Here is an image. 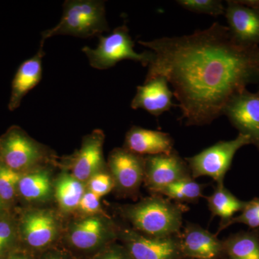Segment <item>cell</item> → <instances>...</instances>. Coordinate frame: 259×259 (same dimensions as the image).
<instances>
[{"mask_svg": "<svg viewBox=\"0 0 259 259\" xmlns=\"http://www.w3.org/2000/svg\"><path fill=\"white\" fill-rule=\"evenodd\" d=\"M139 44L152 52L146 80L163 76L174 88L185 125H209L232 97L259 83L258 46L232 38L218 23L191 35Z\"/></svg>", "mask_w": 259, "mask_h": 259, "instance_id": "6da1fadb", "label": "cell"}, {"mask_svg": "<svg viewBox=\"0 0 259 259\" xmlns=\"http://www.w3.org/2000/svg\"><path fill=\"white\" fill-rule=\"evenodd\" d=\"M187 209L182 204L154 194L136 203L122 206L119 212L135 231L151 238H165L180 234Z\"/></svg>", "mask_w": 259, "mask_h": 259, "instance_id": "7a4b0ae2", "label": "cell"}, {"mask_svg": "<svg viewBox=\"0 0 259 259\" xmlns=\"http://www.w3.org/2000/svg\"><path fill=\"white\" fill-rule=\"evenodd\" d=\"M60 21L41 33L40 42L56 35L91 37L110 30L105 17V2L99 0H67L64 3Z\"/></svg>", "mask_w": 259, "mask_h": 259, "instance_id": "3957f363", "label": "cell"}, {"mask_svg": "<svg viewBox=\"0 0 259 259\" xmlns=\"http://www.w3.org/2000/svg\"><path fill=\"white\" fill-rule=\"evenodd\" d=\"M120 227L105 213L71 221L65 231L64 248L75 257L93 256L118 240ZM79 259V258H78Z\"/></svg>", "mask_w": 259, "mask_h": 259, "instance_id": "277c9868", "label": "cell"}, {"mask_svg": "<svg viewBox=\"0 0 259 259\" xmlns=\"http://www.w3.org/2000/svg\"><path fill=\"white\" fill-rule=\"evenodd\" d=\"M51 153L18 126H13L0 137V161L20 173H25L54 160Z\"/></svg>", "mask_w": 259, "mask_h": 259, "instance_id": "5b68a950", "label": "cell"}, {"mask_svg": "<svg viewBox=\"0 0 259 259\" xmlns=\"http://www.w3.org/2000/svg\"><path fill=\"white\" fill-rule=\"evenodd\" d=\"M99 39L100 42L96 49L82 48L90 66L95 69H110L123 60H133L148 66L152 59L151 51H146L141 54L135 51V44L125 24L116 28L107 36L100 35Z\"/></svg>", "mask_w": 259, "mask_h": 259, "instance_id": "8992f818", "label": "cell"}, {"mask_svg": "<svg viewBox=\"0 0 259 259\" xmlns=\"http://www.w3.org/2000/svg\"><path fill=\"white\" fill-rule=\"evenodd\" d=\"M62 228L60 218L55 211L31 208L25 211L20 218L18 236L29 250L39 254L56 246L60 239Z\"/></svg>", "mask_w": 259, "mask_h": 259, "instance_id": "52a82bcc", "label": "cell"}, {"mask_svg": "<svg viewBox=\"0 0 259 259\" xmlns=\"http://www.w3.org/2000/svg\"><path fill=\"white\" fill-rule=\"evenodd\" d=\"M249 144L248 137L238 134L235 139L219 141L192 157L186 158L192 178L209 177L217 184H224L237 151Z\"/></svg>", "mask_w": 259, "mask_h": 259, "instance_id": "ba28073f", "label": "cell"}, {"mask_svg": "<svg viewBox=\"0 0 259 259\" xmlns=\"http://www.w3.org/2000/svg\"><path fill=\"white\" fill-rule=\"evenodd\" d=\"M107 166L119 195H137L144 182V156L131 152L124 147L114 148L109 154Z\"/></svg>", "mask_w": 259, "mask_h": 259, "instance_id": "9c48e42d", "label": "cell"}, {"mask_svg": "<svg viewBox=\"0 0 259 259\" xmlns=\"http://www.w3.org/2000/svg\"><path fill=\"white\" fill-rule=\"evenodd\" d=\"M118 240L134 259H180V234L165 238H151L131 228H120Z\"/></svg>", "mask_w": 259, "mask_h": 259, "instance_id": "30bf717a", "label": "cell"}, {"mask_svg": "<svg viewBox=\"0 0 259 259\" xmlns=\"http://www.w3.org/2000/svg\"><path fill=\"white\" fill-rule=\"evenodd\" d=\"M192 177L190 167L176 151L144 156V183L152 194L172 183Z\"/></svg>", "mask_w": 259, "mask_h": 259, "instance_id": "8fae6325", "label": "cell"}, {"mask_svg": "<svg viewBox=\"0 0 259 259\" xmlns=\"http://www.w3.org/2000/svg\"><path fill=\"white\" fill-rule=\"evenodd\" d=\"M105 134L96 129L83 137L81 147L72 155L64 158V166L77 180L86 184L97 172L106 169L104 159Z\"/></svg>", "mask_w": 259, "mask_h": 259, "instance_id": "7c38bea8", "label": "cell"}, {"mask_svg": "<svg viewBox=\"0 0 259 259\" xmlns=\"http://www.w3.org/2000/svg\"><path fill=\"white\" fill-rule=\"evenodd\" d=\"M223 115L259 151V90L252 93L245 89L237 94L227 104Z\"/></svg>", "mask_w": 259, "mask_h": 259, "instance_id": "4fadbf2b", "label": "cell"}, {"mask_svg": "<svg viewBox=\"0 0 259 259\" xmlns=\"http://www.w3.org/2000/svg\"><path fill=\"white\" fill-rule=\"evenodd\" d=\"M225 15L233 40L244 46L259 44V8L246 6L240 1H227Z\"/></svg>", "mask_w": 259, "mask_h": 259, "instance_id": "5bb4252c", "label": "cell"}, {"mask_svg": "<svg viewBox=\"0 0 259 259\" xmlns=\"http://www.w3.org/2000/svg\"><path fill=\"white\" fill-rule=\"evenodd\" d=\"M180 241L184 258L222 259V240L195 223L186 224L180 232Z\"/></svg>", "mask_w": 259, "mask_h": 259, "instance_id": "9a60e30c", "label": "cell"}, {"mask_svg": "<svg viewBox=\"0 0 259 259\" xmlns=\"http://www.w3.org/2000/svg\"><path fill=\"white\" fill-rule=\"evenodd\" d=\"M173 92L168 88L166 78L159 76L146 80L142 86L137 88V92L131 102L134 110L143 109L151 115L158 117L175 106L172 102Z\"/></svg>", "mask_w": 259, "mask_h": 259, "instance_id": "2e32d148", "label": "cell"}, {"mask_svg": "<svg viewBox=\"0 0 259 259\" xmlns=\"http://www.w3.org/2000/svg\"><path fill=\"white\" fill-rule=\"evenodd\" d=\"M124 148L141 156L170 153L174 141L166 133L133 126L126 134Z\"/></svg>", "mask_w": 259, "mask_h": 259, "instance_id": "e0dca14e", "label": "cell"}, {"mask_svg": "<svg viewBox=\"0 0 259 259\" xmlns=\"http://www.w3.org/2000/svg\"><path fill=\"white\" fill-rule=\"evenodd\" d=\"M44 44H40L37 54L20 64L12 82L11 96L8 109L14 111L21 104L24 97L36 87L42 78V60L45 56Z\"/></svg>", "mask_w": 259, "mask_h": 259, "instance_id": "ac0fdd59", "label": "cell"}, {"mask_svg": "<svg viewBox=\"0 0 259 259\" xmlns=\"http://www.w3.org/2000/svg\"><path fill=\"white\" fill-rule=\"evenodd\" d=\"M54 182L48 167L40 166L23 173L19 182L18 194L30 203L47 202L54 196Z\"/></svg>", "mask_w": 259, "mask_h": 259, "instance_id": "d6986e66", "label": "cell"}, {"mask_svg": "<svg viewBox=\"0 0 259 259\" xmlns=\"http://www.w3.org/2000/svg\"><path fill=\"white\" fill-rule=\"evenodd\" d=\"M206 199L212 217L221 218L218 233L226 229L228 223L234 218V214L241 212L247 202L236 197L225 187L224 184H217L212 194Z\"/></svg>", "mask_w": 259, "mask_h": 259, "instance_id": "ffe728a7", "label": "cell"}, {"mask_svg": "<svg viewBox=\"0 0 259 259\" xmlns=\"http://www.w3.org/2000/svg\"><path fill=\"white\" fill-rule=\"evenodd\" d=\"M86 190V184L68 171L62 172L54 182V196L59 209L64 214L77 211Z\"/></svg>", "mask_w": 259, "mask_h": 259, "instance_id": "44dd1931", "label": "cell"}, {"mask_svg": "<svg viewBox=\"0 0 259 259\" xmlns=\"http://www.w3.org/2000/svg\"><path fill=\"white\" fill-rule=\"evenodd\" d=\"M222 241V259H259V236L256 229L234 233Z\"/></svg>", "mask_w": 259, "mask_h": 259, "instance_id": "7402d4cb", "label": "cell"}, {"mask_svg": "<svg viewBox=\"0 0 259 259\" xmlns=\"http://www.w3.org/2000/svg\"><path fill=\"white\" fill-rule=\"evenodd\" d=\"M204 186L197 183L192 177L183 179L163 187L158 191L157 194L165 196L170 200L177 203H195L199 198L203 197Z\"/></svg>", "mask_w": 259, "mask_h": 259, "instance_id": "603a6c76", "label": "cell"}, {"mask_svg": "<svg viewBox=\"0 0 259 259\" xmlns=\"http://www.w3.org/2000/svg\"><path fill=\"white\" fill-rule=\"evenodd\" d=\"M23 173L11 169L0 161V198L8 204L18 194L19 182Z\"/></svg>", "mask_w": 259, "mask_h": 259, "instance_id": "cb8c5ba5", "label": "cell"}, {"mask_svg": "<svg viewBox=\"0 0 259 259\" xmlns=\"http://www.w3.org/2000/svg\"><path fill=\"white\" fill-rule=\"evenodd\" d=\"M177 3L184 9L199 14L218 17L225 15L226 11L222 1L218 0H179Z\"/></svg>", "mask_w": 259, "mask_h": 259, "instance_id": "d4e9b609", "label": "cell"}, {"mask_svg": "<svg viewBox=\"0 0 259 259\" xmlns=\"http://www.w3.org/2000/svg\"><path fill=\"white\" fill-rule=\"evenodd\" d=\"M87 190L102 197L115 189V183L108 168L97 172L86 183Z\"/></svg>", "mask_w": 259, "mask_h": 259, "instance_id": "484cf974", "label": "cell"}, {"mask_svg": "<svg viewBox=\"0 0 259 259\" xmlns=\"http://www.w3.org/2000/svg\"><path fill=\"white\" fill-rule=\"evenodd\" d=\"M239 215L232 218L227 228L236 223L249 227L252 230L259 228V197L247 201L244 208Z\"/></svg>", "mask_w": 259, "mask_h": 259, "instance_id": "4316f807", "label": "cell"}, {"mask_svg": "<svg viewBox=\"0 0 259 259\" xmlns=\"http://www.w3.org/2000/svg\"><path fill=\"white\" fill-rule=\"evenodd\" d=\"M18 235V226L9 218L0 215V253L9 248Z\"/></svg>", "mask_w": 259, "mask_h": 259, "instance_id": "83f0119b", "label": "cell"}, {"mask_svg": "<svg viewBox=\"0 0 259 259\" xmlns=\"http://www.w3.org/2000/svg\"><path fill=\"white\" fill-rule=\"evenodd\" d=\"M100 199L101 197L87 190L80 201L76 212H79L81 217L102 214L104 212H102Z\"/></svg>", "mask_w": 259, "mask_h": 259, "instance_id": "f1b7e54d", "label": "cell"}, {"mask_svg": "<svg viewBox=\"0 0 259 259\" xmlns=\"http://www.w3.org/2000/svg\"><path fill=\"white\" fill-rule=\"evenodd\" d=\"M89 259H134L122 244L113 243Z\"/></svg>", "mask_w": 259, "mask_h": 259, "instance_id": "f546056e", "label": "cell"}, {"mask_svg": "<svg viewBox=\"0 0 259 259\" xmlns=\"http://www.w3.org/2000/svg\"><path fill=\"white\" fill-rule=\"evenodd\" d=\"M37 259H78L64 247L54 246L39 253Z\"/></svg>", "mask_w": 259, "mask_h": 259, "instance_id": "4dcf8cb0", "label": "cell"}, {"mask_svg": "<svg viewBox=\"0 0 259 259\" xmlns=\"http://www.w3.org/2000/svg\"><path fill=\"white\" fill-rule=\"evenodd\" d=\"M242 4L252 8H259V0H248V1H240Z\"/></svg>", "mask_w": 259, "mask_h": 259, "instance_id": "1f68e13d", "label": "cell"}, {"mask_svg": "<svg viewBox=\"0 0 259 259\" xmlns=\"http://www.w3.org/2000/svg\"><path fill=\"white\" fill-rule=\"evenodd\" d=\"M7 259H34L32 256L28 254H25V253H16V254H13L10 255Z\"/></svg>", "mask_w": 259, "mask_h": 259, "instance_id": "d6a6232c", "label": "cell"}, {"mask_svg": "<svg viewBox=\"0 0 259 259\" xmlns=\"http://www.w3.org/2000/svg\"><path fill=\"white\" fill-rule=\"evenodd\" d=\"M6 205L7 204L3 202V199L0 198V215L4 214L5 208H6Z\"/></svg>", "mask_w": 259, "mask_h": 259, "instance_id": "836d02e7", "label": "cell"}, {"mask_svg": "<svg viewBox=\"0 0 259 259\" xmlns=\"http://www.w3.org/2000/svg\"><path fill=\"white\" fill-rule=\"evenodd\" d=\"M0 259H3V254H1V253H0Z\"/></svg>", "mask_w": 259, "mask_h": 259, "instance_id": "e575fe53", "label": "cell"}, {"mask_svg": "<svg viewBox=\"0 0 259 259\" xmlns=\"http://www.w3.org/2000/svg\"><path fill=\"white\" fill-rule=\"evenodd\" d=\"M180 259H194V258H182Z\"/></svg>", "mask_w": 259, "mask_h": 259, "instance_id": "d590c367", "label": "cell"}, {"mask_svg": "<svg viewBox=\"0 0 259 259\" xmlns=\"http://www.w3.org/2000/svg\"><path fill=\"white\" fill-rule=\"evenodd\" d=\"M257 230V232H258V236H259V228L258 229H256Z\"/></svg>", "mask_w": 259, "mask_h": 259, "instance_id": "8d00e7d4", "label": "cell"}]
</instances>
